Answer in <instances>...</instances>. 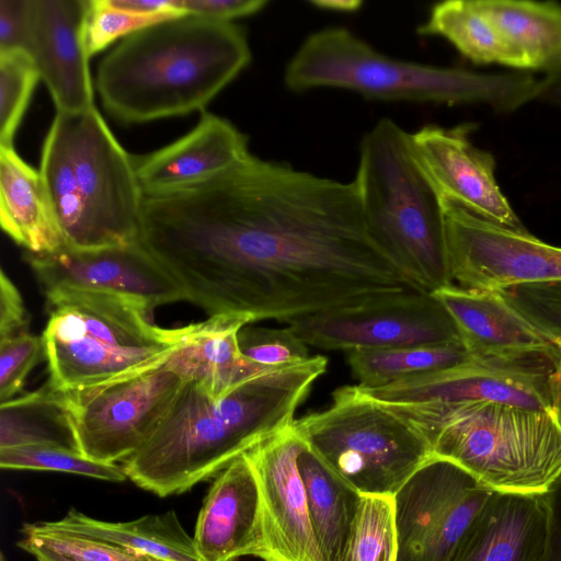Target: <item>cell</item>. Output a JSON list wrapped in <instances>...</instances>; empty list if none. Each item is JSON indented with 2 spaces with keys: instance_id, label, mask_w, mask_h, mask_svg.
<instances>
[{
  "instance_id": "obj_45",
  "label": "cell",
  "mask_w": 561,
  "mask_h": 561,
  "mask_svg": "<svg viewBox=\"0 0 561 561\" xmlns=\"http://www.w3.org/2000/svg\"><path fill=\"white\" fill-rule=\"evenodd\" d=\"M550 412L561 428V355L547 377Z\"/></svg>"
},
{
  "instance_id": "obj_15",
  "label": "cell",
  "mask_w": 561,
  "mask_h": 561,
  "mask_svg": "<svg viewBox=\"0 0 561 561\" xmlns=\"http://www.w3.org/2000/svg\"><path fill=\"white\" fill-rule=\"evenodd\" d=\"M24 259L44 291L60 287L111 291L137 298L152 309L186 301L180 284L139 241L96 250L25 251Z\"/></svg>"
},
{
  "instance_id": "obj_25",
  "label": "cell",
  "mask_w": 561,
  "mask_h": 561,
  "mask_svg": "<svg viewBox=\"0 0 561 561\" xmlns=\"http://www.w3.org/2000/svg\"><path fill=\"white\" fill-rule=\"evenodd\" d=\"M523 62L524 71L561 69V3L474 0Z\"/></svg>"
},
{
  "instance_id": "obj_42",
  "label": "cell",
  "mask_w": 561,
  "mask_h": 561,
  "mask_svg": "<svg viewBox=\"0 0 561 561\" xmlns=\"http://www.w3.org/2000/svg\"><path fill=\"white\" fill-rule=\"evenodd\" d=\"M541 497L547 514V542L541 561H561V473Z\"/></svg>"
},
{
  "instance_id": "obj_8",
  "label": "cell",
  "mask_w": 561,
  "mask_h": 561,
  "mask_svg": "<svg viewBox=\"0 0 561 561\" xmlns=\"http://www.w3.org/2000/svg\"><path fill=\"white\" fill-rule=\"evenodd\" d=\"M379 244L426 293L453 285L440 199L412 152L410 133L381 118L365 133L353 181Z\"/></svg>"
},
{
  "instance_id": "obj_34",
  "label": "cell",
  "mask_w": 561,
  "mask_h": 561,
  "mask_svg": "<svg viewBox=\"0 0 561 561\" xmlns=\"http://www.w3.org/2000/svg\"><path fill=\"white\" fill-rule=\"evenodd\" d=\"M39 79V71L26 51L0 53V147H13Z\"/></svg>"
},
{
  "instance_id": "obj_14",
  "label": "cell",
  "mask_w": 561,
  "mask_h": 561,
  "mask_svg": "<svg viewBox=\"0 0 561 561\" xmlns=\"http://www.w3.org/2000/svg\"><path fill=\"white\" fill-rule=\"evenodd\" d=\"M472 124L426 125L410 134L412 152L440 201L499 226L527 231L495 179L494 157L470 140Z\"/></svg>"
},
{
  "instance_id": "obj_39",
  "label": "cell",
  "mask_w": 561,
  "mask_h": 561,
  "mask_svg": "<svg viewBox=\"0 0 561 561\" xmlns=\"http://www.w3.org/2000/svg\"><path fill=\"white\" fill-rule=\"evenodd\" d=\"M267 4L265 0H181V7L187 14L220 22L256 14Z\"/></svg>"
},
{
  "instance_id": "obj_21",
  "label": "cell",
  "mask_w": 561,
  "mask_h": 561,
  "mask_svg": "<svg viewBox=\"0 0 561 561\" xmlns=\"http://www.w3.org/2000/svg\"><path fill=\"white\" fill-rule=\"evenodd\" d=\"M249 153L242 131L228 119L203 112L187 134L134 160L142 194L149 195L207 181Z\"/></svg>"
},
{
  "instance_id": "obj_1",
  "label": "cell",
  "mask_w": 561,
  "mask_h": 561,
  "mask_svg": "<svg viewBox=\"0 0 561 561\" xmlns=\"http://www.w3.org/2000/svg\"><path fill=\"white\" fill-rule=\"evenodd\" d=\"M138 241L208 317L288 322L420 290L374 237L353 182L251 152L144 195Z\"/></svg>"
},
{
  "instance_id": "obj_35",
  "label": "cell",
  "mask_w": 561,
  "mask_h": 561,
  "mask_svg": "<svg viewBox=\"0 0 561 561\" xmlns=\"http://www.w3.org/2000/svg\"><path fill=\"white\" fill-rule=\"evenodd\" d=\"M497 293L561 348V280L517 285Z\"/></svg>"
},
{
  "instance_id": "obj_24",
  "label": "cell",
  "mask_w": 561,
  "mask_h": 561,
  "mask_svg": "<svg viewBox=\"0 0 561 561\" xmlns=\"http://www.w3.org/2000/svg\"><path fill=\"white\" fill-rule=\"evenodd\" d=\"M0 224L26 252H55L65 242L39 171L14 147H0Z\"/></svg>"
},
{
  "instance_id": "obj_38",
  "label": "cell",
  "mask_w": 561,
  "mask_h": 561,
  "mask_svg": "<svg viewBox=\"0 0 561 561\" xmlns=\"http://www.w3.org/2000/svg\"><path fill=\"white\" fill-rule=\"evenodd\" d=\"M43 356L42 336L28 331L0 340V404L12 400L22 389L27 375Z\"/></svg>"
},
{
  "instance_id": "obj_17",
  "label": "cell",
  "mask_w": 561,
  "mask_h": 561,
  "mask_svg": "<svg viewBox=\"0 0 561 561\" xmlns=\"http://www.w3.org/2000/svg\"><path fill=\"white\" fill-rule=\"evenodd\" d=\"M304 445L291 425L247 453L261 494L263 561H324L297 466Z\"/></svg>"
},
{
  "instance_id": "obj_16",
  "label": "cell",
  "mask_w": 561,
  "mask_h": 561,
  "mask_svg": "<svg viewBox=\"0 0 561 561\" xmlns=\"http://www.w3.org/2000/svg\"><path fill=\"white\" fill-rule=\"evenodd\" d=\"M551 369L474 360L382 387H356L387 405L496 402L550 412L547 377Z\"/></svg>"
},
{
  "instance_id": "obj_44",
  "label": "cell",
  "mask_w": 561,
  "mask_h": 561,
  "mask_svg": "<svg viewBox=\"0 0 561 561\" xmlns=\"http://www.w3.org/2000/svg\"><path fill=\"white\" fill-rule=\"evenodd\" d=\"M536 100L561 108V69L545 75V77L538 81Z\"/></svg>"
},
{
  "instance_id": "obj_30",
  "label": "cell",
  "mask_w": 561,
  "mask_h": 561,
  "mask_svg": "<svg viewBox=\"0 0 561 561\" xmlns=\"http://www.w3.org/2000/svg\"><path fill=\"white\" fill-rule=\"evenodd\" d=\"M0 408V448L53 444L78 451L62 410L48 387L13 398Z\"/></svg>"
},
{
  "instance_id": "obj_11",
  "label": "cell",
  "mask_w": 561,
  "mask_h": 561,
  "mask_svg": "<svg viewBox=\"0 0 561 561\" xmlns=\"http://www.w3.org/2000/svg\"><path fill=\"white\" fill-rule=\"evenodd\" d=\"M308 346L327 351L462 343L455 321L432 294L408 290L287 322Z\"/></svg>"
},
{
  "instance_id": "obj_7",
  "label": "cell",
  "mask_w": 561,
  "mask_h": 561,
  "mask_svg": "<svg viewBox=\"0 0 561 561\" xmlns=\"http://www.w3.org/2000/svg\"><path fill=\"white\" fill-rule=\"evenodd\" d=\"M388 407L426 437L433 456L492 491L541 495L561 473V428L549 411L496 402Z\"/></svg>"
},
{
  "instance_id": "obj_13",
  "label": "cell",
  "mask_w": 561,
  "mask_h": 561,
  "mask_svg": "<svg viewBox=\"0 0 561 561\" xmlns=\"http://www.w3.org/2000/svg\"><path fill=\"white\" fill-rule=\"evenodd\" d=\"M453 280L465 288L499 291L561 280V248L485 220L440 201Z\"/></svg>"
},
{
  "instance_id": "obj_9",
  "label": "cell",
  "mask_w": 561,
  "mask_h": 561,
  "mask_svg": "<svg viewBox=\"0 0 561 561\" xmlns=\"http://www.w3.org/2000/svg\"><path fill=\"white\" fill-rule=\"evenodd\" d=\"M304 443L362 495L393 496L431 457L426 437L356 386L336 389L329 408L295 420Z\"/></svg>"
},
{
  "instance_id": "obj_32",
  "label": "cell",
  "mask_w": 561,
  "mask_h": 561,
  "mask_svg": "<svg viewBox=\"0 0 561 561\" xmlns=\"http://www.w3.org/2000/svg\"><path fill=\"white\" fill-rule=\"evenodd\" d=\"M0 467L57 471L108 482H124L128 479L123 466L94 461L72 448L53 444L0 448Z\"/></svg>"
},
{
  "instance_id": "obj_2",
  "label": "cell",
  "mask_w": 561,
  "mask_h": 561,
  "mask_svg": "<svg viewBox=\"0 0 561 561\" xmlns=\"http://www.w3.org/2000/svg\"><path fill=\"white\" fill-rule=\"evenodd\" d=\"M327 366V357L312 356L250 379L220 399L185 380L149 438L124 461L128 479L165 497L216 478L294 424L298 405Z\"/></svg>"
},
{
  "instance_id": "obj_12",
  "label": "cell",
  "mask_w": 561,
  "mask_h": 561,
  "mask_svg": "<svg viewBox=\"0 0 561 561\" xmlns=\"http://www.w3.org/2000/svg\"><path fill=\"white\" fill-rule=\"evenodd\" d=\"M492 490L431 457L396 492V561H450Z\"/></svg>"
},
{
  "instance_id": "obj_40",
  "label": "cell",
  "mask_w": 561,
  "mask_h": 561,
  "mask_svg": "<svg viewBox=\"0 0 561 561\" xmlns=\"http://www.w3.org/2000/svg\"><path fill=\"white\" fill-rule=\"evenodd\" d=\"M28 31V0H0V53L24 50Z\"/></svg>"
},
{
  "instance_id": "obj_18",
  "label": "cell",
  "mask_w": 561,
  "mask_h": 561,
  "mask_svg": "<svg viewBox=\"0 0 561 561\" xmlns=\"http://www.w3.org/2000/svg\"><path fill=\"white\" fill-rule=\"evenodd\" d=\"M90 0H28L25 51L34 60L57 112L94 107L85 30Z\"/></svg>"
},
{
  "instance_id": "obj_31",
  "label": "cell",
  "mask_w": 561,
  "mask_h": 561,
  "mask_svg": "<svg viewBox=\"0 0 561 561\" xmlns=\"http://www.w3.org/2000/svg\"><path fill=\"white\" fill-rule=\"evenodd\" d=\"M16 546L37 561H163L135 550L55 528L47 520L26 523Z\"/></svg>"
},
{
  "instance_id": "obj_46",
  "label": "cell",
  "mask_w": 561,
  "mask_h": 561,
  "mask_svg": "<svg viewBox=\"0 0 561 561\" xmlns=\"http://www.w3.org/2000/svg\"><path fill=\"white\" fill-rule=\"evenodd\" d=\"M309 3L317 9L337 13H353L363 5L358 0H317Z\"/></svg>"
},
{
  "instance_id": "obj_28",
  "label": "cell",
  "mask_w": 561,
  "mask_h": 561,
  "mask_svg": "<svg viewBox=\"0 0 561 561\" xmlns=\"http://www.w3.org/2000/svg\"><path fill=\"white\" fill-rule=\"evenodd\" d=\"M417 33L446 39L476 65L496 64L525 72L518 55L474 0L434 4Z\"/></svg>"
},
{
  "instance_id": "obj_22",
  "label": "cell",
  "mask_w": 561,
  "mask_h": 561,
  "mask_svg": "<svg viewBox=\"0 0 561 561\" xmlns=\"http://www.w3.org/2000/svg\"><path fill=\"white\" fill-rule=\"evenodd\" d=\"M546 542L541 495L492 491L450 561H541Z\"/></svg>"
},
{
  "instance_id": "obj_37",
  "label": "cell",
  "mask_w": 561,
  "mask_h": 561,
  "mask_svg": "<svg viewBox=\"0 0 561 561\" xmlns=\"http://www.w3.org/2000/svg\"><path fill=\"white\" fill-rule=\"evenodd\" d=\"M175 15H144L117 10L104 0H90L85 30L87 49L90 57L101 53L118 38L159 22L175 19Z\"/></svg>"
},
{
  "instance_id": "obj_36",
  "label": "cell",
  "mask_w": 561,
  "mask_h": 561,
  "mask_svg": "<svg viewBox=\"0 0 561 561\" xmlns=\"http://www.w3.org/2000/svg\"><path fill=\"white\" fill-rule=\"evenodd\" d=\"M241 353L248 359L267 367H284L307 362L308 345L289 328L243 327L238 333Z\"/></svg>"
},
{
  "instance_id": "obj_43",
  "label": "cell",
  "mask_w": 561,
  "mask_h": 561,
  "mask_svg": "<svg viewBox=\"0 0 561 561\" xmlns=\"http://www.w3.org/2000/svg\"><path fill=\"white\" fill-rule=\"evenodd\" d=\"M111 8L144 15H187L181 0H104Z\"/></svg>"
},
{
  "instance_id": "obj_3",
  "label": "cell",
  "mask_w": 561,
  "mask_h": 561,
  "mask_svg": "<svg viewBox=\"0 0 561 561\" xmlns=\"http://www.w3.org/2000/svg\"><path fill=\"white\" fill-rule=\"evenodd\" d=\"M251 58L242 27L187 14L122 38L101 59L95 88L125 124L183 116L205 112Z\"/></svg>"
},
{
  "instance_id": "obj_10",
  "label": "cell",
  "mask_w": 561,
  "mask_h": 561,
  "mask_svg": "<svg viewBox=\"0 0 561 561\" xmlns=\"http://www.w3.org/2000/svg\"><path fill=\"white\" fill-rule=\"evenodd\" d=\"M183 382L164 362L106 383L50 390L78 451L94 461L117 463L126 461L145 444Z\"/></svg>"
},
{
  "instance_id": "obj_6",
  "label": "cell",
  "mask_w": 561,
  "mask_h": 561,
  "mask_svg": "<svg viewBox=\"0 0 561 561\" xmlns=\"http://www.w3.org/2000/svg\"><path fill=\"white\" fill-rule=\"evenodd\" d=\"M47 387L68 391L126 378L170 357L191 324L164 329L146 302L111 291L60 287L44 291Z\"/></svg>"
},
{
  "instance_id": "obj_26",
  "label": "cell",
  "mask_w": 561,
  "mask_h": 561,
  "mask_svg": "<svg viewBox=\"0 0 561 561\" xmlns=\"http://www.w3.org/2000/svg\"><path fill=\"white\" fill-rule=\"evenodd\" d=\"M50 526L105 540L163 561H205L173 510L128 522H105L71 507Z\"/></svg>"
},
{
  "instance_id": "obj_5",
  "label": "cell",
  "mask_w": 561,
  "mask_h": 561,
  "mask_svg": "<svg viewBox=\"0 0 561 561\" xmlns=\"http://www.w3.org/2000/svg\"><path fill=\"white\" fill-rule=\"evenodd\" d=\"M528 72L480 73L387 56L344 27L308 35L288 60L284 83L293 92L343 89L366 99L435 104H484L511 113L536 100Z\"/></svg>"
},
{
  "instance_id": "obj_4",
  "label": "cell",
  "mask_w": 561,
  "mask_h": 561,
  "mask_svg": "<svg viewBox=\"0 0 561 561\" xmlns=\"http://www.w3.org/2000/svg\"><path fill=\"white\" fill-rule=\"evenodd\" d=\"M39 173L65 247L96 250L138 241L144 194L135 160L95 106L56 113Z\"/></svg>"
},
{
  "instance_id": "obj_23",
  "label": "cell",
  "mask_w": 561,
  "mask_h": 561,
  "mask_svg": "<svg viewBox=\"0 0 561 561\" xmlns=\"http://www.w3.org/2000/svg\"><path fill=\"white\" fill-rule=\"evenodd\" d=\"M251 323L242 316H216L192 323L184 341L167 364L184 381L194 380L215 399L229 394L250 379L279 367L256 364L240 351L239 331Z\"/></svg>"
},
{
  "instance_id": "obj_29",
  "label": "cell",
  "mask_w": 561,
  "mask_h": 561,
  "mask_svg": "<svg viewBox=\"0 0 561 561\" xmlns=\"http://www.w3.org/2000/svg\"><path fill=\"white\" fill-rule=\"evenodd\" d=\"M346 355L356 386L362 388L382 387L476 360L462 343L354 350Z\"/></svg>"
},
{
  "instance_id": "obj_33",
  "label": "cell",
  "mask_w": 561,
  "mask_h": 561,
  "mask_svg": "<svg viewBox=\"0 0 561 561\" xmlns=\"http://www.w3.org/2000/svg\"><path fill=\"white\" fill-rule=\"evenodd\" d=\"M393 496L362 495L343 561H396Z\"/></svg>"
},
{
  "instance_id": "obj_20",
  "label": "cell",
  "mask_w": 561,
  "mask_h": 561,
  "mask_svg": "<svg viewBox=\"0 0 561 561\" xmlns=\"http://www.w3.org/2000/svg\"><path fill=\"white\" fill-rule=\"evenodd\" d=\"M193 541L205 561L263 558L261 494L248 454L214 478L197 516Z\"/></svg>"
},
{
  "instance_id": "obj_41",
  "label": "cell",
  "mask_w": 561,
  "mask_h": 561,
  "mask_svg": "<svg viewBox=\"0 0 561 561\" xmlns=\"http://www.w3.org/2000/svg\"><path fill=\"white\" fill-rule=\"evenodd\" d=\"M24 301L3 270L0 273V340L27 332Z\"/></svg>"
},
{
  "instance_id": "obj_27",
  "label": "cell",
  "mask_w": 561,
  "mask_h": 561,
  "mask_svg": "<svg viewBox=\"0 0 561 561\" xmlns=\"http://www.w3.org/2000/svg\"><path fill=\"white\" fill-rule=\"evenodd\" d=\"M297 466L312 528L324 561H343L362 494L329 468L306 444Z\"/></svg>"
},
{
  "instance_id": "obj_19",
  "label": "cell",
  "mask_w": 561,
  "mask_h": 561,
  "mask_svg": "<svg viewBox=\"0 0 561 561\" xmlns=\"http://www.w3.org/2000/svg\"><path fill=\"white\" fill-rule=\"evenodd\" d=\"M455 321L461 342L478 362L552 368L561 348L497 291L450 285L432 293Z\"/></svg>"
}]
</instances>
